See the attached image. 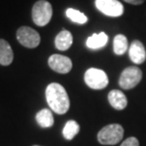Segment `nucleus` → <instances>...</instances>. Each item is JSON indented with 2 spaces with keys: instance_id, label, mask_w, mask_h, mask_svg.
<instances>
[{
  "instance_id": "f8f14e48",
  "label": "nucleus",
  "mask_w": 146,
  "mask_h": 146,
  "mask_svg": "<svg viewBox=\"0 0 146 146\" xmlns=\"http://www.w3.org/2000/svg\"><path fill=\"white\" fill-rule=\"evenodd\" d=\"M13 61V51L11 45L4 39H0V65L10 66Z\"/></svg>"
},
{
  "instance_id": "9d476101",
  "label": "nucleus",
  "mask_w": 146,
  "mask_h": 146,
  "mask_svg": "<svg viewBox=\"0 0 146 146\" xmlns=\"http://www.w3.org/2000/svg\"><path fill=\"white\" fill-rule=\"evenodd\" d=\"M108 101L111 106L117 110H122L127 106V98L121 90H111L108 93Z\"/></svg>"
},
{
  "instance_id": "7ed1b4c3",
  "label": "nucleus",
  "mask_w": 146,
  "mask_h": 146,
  "mask_svg": "<svg viewBox=\"0 0 146 146\" xmlns=\"http://www.w3.org/2000/svg\"><path fill=\"white\" fill-rule=\"evenodd\" d=\"M31 17L34 24L39 27L48 25L52 17L51 4L46 0H38L33 7Z\"/></svg>"
},
{
  "instance_id": "ddd939ff",
  "label": "nucleus",
  "mask_w": 146,
  "mask_h": 146,
  "mask_svg": "<svg viewBox=\"0 0 146 146\" xmlns=\"http://www.w3.org/2000/svg\"><path fill=\"white\" fill-rule=\"evenodd\" d=\"M108 42V36L106 33H94L87 38L86 46L90 49H99L104 48Z\"/></svg>"
},
{
  "instance_id": "2eb2a0df",
  "label": "nucleus",
  "mask_w": 146,
  "mask_h": 146,
  "mask_svg": "<svg viewBox=\"0 0 146 146\" xmlns=\"http://www.w3.org/2000/svg\"><path fill=\"white\" fill-rule=\"evenodd\" d=\"M128 49V40L123 34H118L113 41V50L117 55L124 54Z\"/></svg>"
},
{
  "instance_id": "a211bd4d",
  "label": "nucleus",
  "mask_w": 146,
  "mask_h": 146,
  "mask_svg": "<svg viewBox=\"0 0 146 146\" xmlns=\"http://www.w3.org/2000/svg\"><path fill=\"white\" fill-rule=\"evenodd\" d=\"M121 146H139V142L138 139H136L135 137H131V138L125 139L121 144Z\"/></svg>"
},
{
  "instance_id": "f3484780",
  "label": "nucleus",
  "mask_w": 146,
  "mask_h": 146,
  "mask_svg": "<svg viewBox=\"0 0 146 146\" xmlns=\"http://www.w3.org/2000/svg\"><path fill=\"white\" fill-rule=\"evenodd\" d=\"M66 14L68 19H70L72 22L77 23V24H86L87 22V17L84 13H81L80 11L75 10V9L68 8L66 11Z\"/></svg>"
},
{
  "instance_id": "9b49d317",
  "label": "nucleus",
  "mask_w": 146,
  "mask_h": 146,
  "mask_svg": "<svg viewBox=\"0 0 146 146\" xmlns=\"http://www.w3.org/2000/svg\"><path fill=\"white\" fill-rule=\"evenodd\" d=\"M55 46L57 49L62 51L68 50L70 48L72 43H73V37L72 34L69 33L68 31L63 30L57 34V36L55 37Z\"/></svg>"
},
{
  "instance_id": "aec40b11",
  "label": "nucleus",
  "mask_w": 146,
  "mask_h": 146,
  "mask_svg": "<svg viewBox=\"0 0 146 146\" xmlns=\"http://www.w3.org/2000/svg\"><path fill=\"white\" fill-rule=\"evenodd\" d=\"M33 146H40V145H33Z\"/></svg>"
},
{
  "instance_id": "0eeeda50",
  "label": "nucleus",
  "mask_w": 146,
  "mask_h": 146,
  "mask_svg": "<svg viewBox=\"0 0 146 146\" xmlns=\"http://www.w3.org/2000/svg\"><path fill=\"white\" fill-rule=\"evenodd\" d=\"M95 6L106 16L119 17L124 13L123 5L119 0H95Z\"/></svg>"
},
{
  "instance_id": "dca6fc26",
  "label": "nucleus",
  "mask_w": 146,
  "mask_h": 146,
  "mask_svg": "<svg viewBox=\"0 0 146 146\" xmlns=\"http://www.w3.org/2000/svg\"><path fill=\"white\" fill-rule=\"evenodd\" d=\"M79 131H80V125L78 124L77 121L71 119V121H68L66 122L65 127H64L63 136L66 139L70 141L79 133Z\"/></svg>"
},
{
  "instance_id": "6ab92c4d",
  "label": "nucleus",
  "mask_w": 146,
  "mask_h": 146,
  "mask_svg": "<svg viewBox=\"0 0 146 146\" xmlns=\"http://www.w3.org/2000/svg\"><path fill=\"white\" fill-rule=\"evenodd\" d=\"M123 1L126 2V3H129V4L138 6V5H141L145 0H123Z\"/></svg>"
},
{
  "instance_id": "423d86ee",
  "label": "nucleus",
  "mask_w": 146,
  "mask_h": 146,
  "mask_svg": "<svg viewBox=\"0 0 146 146\" xmlns=\"http://www.w3.org/2000/svg\"><path fill=\"white\" fill-rule=\"evenodd\" d=\"M16 38L23 46L28 48H35L41 42L40 34L30 27H20L16 31Z\"/></svg>"
},
{
  "instance_id": "f257e3e1",
  "label": "nucleus",
  "mask_w": 146,
  "mask_h": 146,
  "mask_svg": "<svg viewBox=\"0 0 146 146\" xmlns=\"http://www.w3.org/2000/svg\"><path fill=\"white\" fill-rule=\"evenodd\" d=\"M46 99L48 104L56 114L63 115L69 109V98L65 87L60 84L51 83L46 88Z\"/></svg>"
},
{
  "instance_id": "20e7f679",
  "label": "nucleus",
  "mask_w": 146,
  "mask_h": 146,
  "mask_svg": "<svg viewBox=\"0 0 146 146\" xmlns=\"http://www.w3.org/2000/svg\"><path fill=\"white\" fill-rule=\"evenodd\" d=\"M84 82L87 86L92 89L100 90L107 86L109 83L106 73L102 69L91 68L84 73Z\"/></svg>"
},
{
  "instance_id": "4468645a",
  "label": "nucleus",
  "mask_w": 146,
  "mask_h": 146,
  "mask_svg": "<svg viewBox=\"0 0 146 146\" xmlns=\"http://www.w3.org/2000/svg\"><path fill=\"white\" fill-rule=\"evenodd\" d=\"M36 121L38 124L42 128H49L54 123L53 115H52L51 110L48 108H44L40 110L36 114Z\"/></svg>"
},
{
  "instance_id": "39448f33",
  "label": "nucleus",
  "mask_w": 146,
  "mask_h": 146,
  "mask_svg": "<svg viewBox=\"0 0 146 146\" xmlns=\"http://www.w3.org/2000/svg\"><path fill=\"white\" fill-rule=\"evenodd\" d=\"M142 78V71L138 66H128L121 72L119 84L123 89H132L138 86Z\"/></svg>"
},
{
  "instance_id": "f03ea898",
  "label": "nucleus",
  "mask_w": 146,
  "mask_h": 146,
  "mask_svg": "<svg viewBox=\"0 0 146 146\" xmlns=\"http://www.w3.org/2000/svg\"><path fill=\"white\" fill-rule=\"evenodd\" d=\"M124 130L121 124L113 123L104 126L98 133V141L104 145H115L123 138Z\"/></svg>"
},
{
  "instance_id": "1a4fd4ad",
  "label": "nucleus",
  "mask_w": 146,
  "mask_h": 146,
  "mask_svg": "<svg viewBox=\"0 0 146 146\" xmlns=\"http://www.w3.org/2000/svg\"><path fill=\"white\" fill-rule=\"evenodd\" d=\"M129 57L136 65H141L146 60V51L141 41L134 40L129 46Z\"/></svg>"
},
{
  "instance_id": "6e6552de",
  "label": "nucleus",
  "mask_w": 146,
  "mask_h": 146,
  "mask_svg": "<svg viewBox=\"0 0 146 146\" xmlns=\"http://www.w3.org/2000/svg\"><path fill=\"white\" fill-rule=\"evenodd\" d=\"M48 66L52 70L61 74H66L72 68L70 58L61 54H53L48 58Z\"/></svg>"
}]
</instances>
